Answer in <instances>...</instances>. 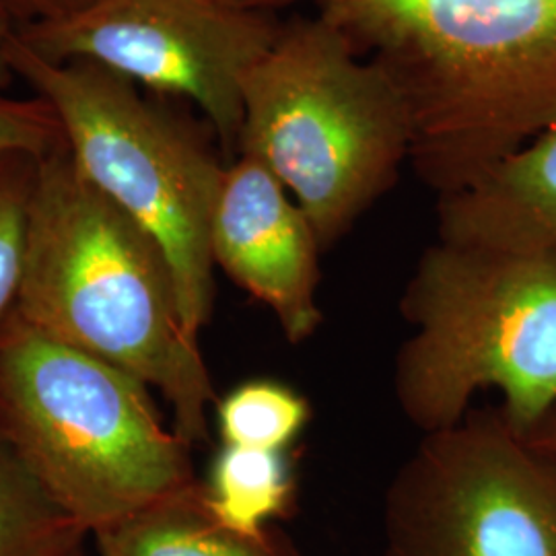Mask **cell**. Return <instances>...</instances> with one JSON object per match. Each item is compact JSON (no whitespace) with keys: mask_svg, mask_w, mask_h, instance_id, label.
Segmentation results:
<instances>
[{"mask_svg":"<svg viewBox=\"0 0 556 556\" xmlns=\"http://www.w3.org/2000/svg\"><path fill=\"white\" fill-rule=\"evenodd\" d=\"M410 144L394 83L319 13L282 23L243 83L238 155L285 186L321 252L394 186Z\"/></svg>","mask_w":556,"mask_h":556,"instance_id":"cell-5","label":"cell"},{"mask_svg":"<svg viewBox=\"0 0 556 556\" xmlns=\"http://www.w3.org/2000/svg\"><path fill=\"white\" fill-rule=\"evenodd\" d=\"M100 556H303L277 528L239 530L194 482L93 534Z\"/></svg>","mask_w":556,"mask_h":556,"instance_id":"cell-11","label":"cell"},{"mask_svg":"<svg viewBox=\"0 0 556 556\" xmlns=\"http://www.w3.org/2000/svg\"><path fill=\"white\" fill-rule=\"evenodd\" d=\"M0 429L91 536L197 482L147 383L15 309L0 324Z\"/></svg>","mask_w":556,"mask_h":556,"instance_id":"cell-4","label":"cell"},{"mask_svg":"<svg viewBox=\"0 0 556 556\" xmlns=\"http://www.w3.org/2000/svg\"><path fill=\"white\" fill-rule=\"evenodd\" d=\"M521 435L540 454L556 462V406L540 418L536 425H532L528 431H523Z\"/></svg>","mask_w":556,"mask_h":556,"instance_id":"cell-18","label":"cell"},{"mask_svg":"<svg viewBox=\"0 0 556 556\" xmlns=\"http://www.w3.org/2000/svg\"><path fill=\"white\" fill-rule=\"evenodd\" d=\"M381 556H556V462L501 406L422 435L390 480Z\"/></svg>","mask_w":556,"mask_h":556,"instance_id":"cell-7","label":"cell"},{"mask_svg":"<svg viewBox=\"0 0 556 556\" xmlns=\"http://www.w3.org/2000/svg\"><path fill=\"white\" fill-rule=\"evenodd\" d=\"M215 514L239 530L260 532L291 511L295 482L282 452L225 445L204 484Z\"/></svg>","mask_w":556,"mask_h":556,"instance_id":"cell-13","label":"cell"},{"mask_svg":"<svg viewBox=\"0 0 556 556\" xmlns=\"http://www.w3.org/2000/svg\"><path fill=\"white\" fill-rule=\"evenodd\" d=\"M229 2H233V4H239V7H243V9H254V11H273V9H277V7H282V4H289V2H295V0H229Z\"/></svg>","mask_w":556,"mask_h":556,"instance_id":"cell-20","label":"cell"},{"mask_svg":"<svg viewBox=\"0 0 556 556\" xmlns=\"http://www.w3.org/2000/svg\"><path fill=\"white\" fill-rule=\"evenodd\" d=\"M15 312L157 390L192 447L208 441L217 394L181 316L172 266L157 241L80 174L66 147L40 161Z\"/></svg>","mask_w":556,"mask_h":556,"instance_id":"cell-2","label":"cell"},{"mask_svg":"<svg viewBox=\"0 0 556 556\" xmlns=\"http://www.w3.org/2000/svg\"><path fill=\"white\" fill-rule=\"evenodd\" d=\"M280 31L268 11L229 0H96L15 38L50 62H89L160 96L192 101L238 153L243 83Z\"/></svg>","mask_w":556,"mask_h":556,"instance_id":"cell-8","label":"cell"},{"mask_svg":"<svg viewBox=\"0 0 556 556\" xmlns=\"http://www.w3.org/2000/svg\"><path fill=\"white\" fill-rule=\"evenodd\" d=\"M64 147L56 112L41 98L13 100L0 93V155L31 153L46 157Z\"/></svg>","mask_w":556,"mask_h":556,"instance_id":"cell-16","label":"cell"},{"mask_svg":"<svg viewBox=\"0 0 556 556\" xmlns=\"http://www.w3.org/2000/svg\"><path fill=\"white\" fill-rule=\"evenodd\" d=\"M413 328L394 361V397L422 435L456 425L495 388L519 433L556 406V254L438 239L400 299Z\"/></svg>","mask_w":556,"mask_h":556,"instance_id":"cell-3","label":"cell"},{"mask_svg":"<svg viewBox=\"0 0 556 556\" xmlns=\"http://www.w3.org/2000/svg\"><path fill=\"white\" fill-rule=\"evenodd\" d=\"M404 101L438 199L556 126V0H318Z\"/></svg>","mask_w":556,"mask_h":556,"instance_id":"cell-1","label":"cell"},{"mask_svg":"<svg viewBox=\"0 0 556 556\" xmlns=\"http://www.w3.org/2000/svg\"><path fill=\"white\" fill-rule=\"evenodd\" d=\"M9 64L56 112L80 174L157 241L200 337L215 303L211 220L227 165L190 122L98 64L40 59L15 36Z\"/></svg>","mask_w":556,"mask_h":556,"instance_id":"cell-6","label":"cell"},{"mask_svg":"<svg viewBox=\"0 0 556 556\" xmlns=\"http://www.w3.org/2000/svg\"><path fill=\"white\" fill-rule=\"evenodd\" d=\"M87 536L0 429V556H79Z\"/></svg>","mask_w":556,"mask_h":556,"instance_id":"cell-12","label":"cell"},{"mask_svg":"<svg viewBox=\"0 0 556 556\" xmlns=\"http://www.w3.org/2000/svg\"><path fill=\"white\" fill-rule=\"evenodd\" d=\"M215 268L275 314L291 344L318 332L319 248L298 202L262 163H227L211 220Z\"/></svg>","mask_w":556,"mask_h":556,"instance_id":"cell-9","label":"cell"},{"mask_svg":"<svg viewBox=\"0 0 556 556\" xmlns=\"http://www.w3.org/2000/svg\"><path fill=\"white\" fill-rule=\"evenodd\" d=\"M309 406L298 392L277 381H248L217 404L225 445L282 452L303 431Z\"/></svg>","mask_w":556,"mask_h":556,"instance_id":"cell-14","label":"cell"},{"mask_svg":"<svg viewBox=\"0 0 556 556\" xmlns=\"http://www.w3.org/2000/svg\"><path fill=\"white\" fill-rule=\"evenodd\" d=\"M15 36V25L7 17V13L0 7V93L15 79L11 64H9V46Z\"/></svg>","mask_w":556,"mask_h":556,"instance_id":"cell-19","label":"cell"},{"mask_svg":"<svg viewBox=\"0 0 556 556\" xmlns=\"http://www.w3.org/2000/svg\"><path fill=\"white\" fill-rule=\"evenodd\" d=\"M91 2L96 0H0V7L17 31L29 25L66 17Z\"/></svg>","mask_w":556,"mask_h":556,"instance_id":"cell-17","label":"cell"},{"mask_svg":"<svg viewBox=\"0 0 556 556\" xmlns=\"http://www.w3.org/2000/svg\"><path fill=\"white\" fill-rule=\"evenodd\" d=\"M40 161L31 153L0 155V324L20 298L27 220Z\"/></svg>","mask_w":556,"mask_h":556,"instance_id":"cell-15","label":"cell"},{"mask_svg":"<svg viewBox=\"0 0 556 556\" xmlns=\"http://www.w3.org/2000/svg\"><path fill=\"white\" fill-rule=\"evenodd\" d=\"M438 231L459 245L556 254V126L438 199Z\"/></svg>","mask_w":556,"mask_h":556,"instance_id":"cell-10","label":"cell"}]
</instances>
